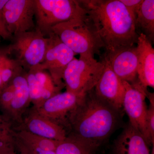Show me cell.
<instances>
[{
	"label": "cell",
	"mask_w": 154,
	"mask_h": 154,
	"mask_svg": "<svg viewBox=\"0 0 154 154\" xmlns=\"http://www.w3.org/2000/svg\"><path fill=\"white\" fill-rule=\"evenodd\" d=\"M17 128L25 129L42 137L59 141L64 140L67 135L63 127L40 115L33 107L26 111L23 116L22 125Z\"/></svg>",
	"instance_id": "9a60e30c"
},
{
	"label": "cell",
	"mask_w": 154,
	"mask_h": 154,
	"mask_svg": "<svg viewBox=\"0 0 154 154\" xmlns=\"http://www.w3.org/2000/svg\"><path fill=\"white\" fill-rule=\"evenodd\" d=\"M94 25L105 53L136 46L135 17L120 0L79 1Z\"/></svg>",
	"instance_id": "6da1fadb"
},
{
	"label": "cell",
	"mask_w": 154,
	"mask_h": 154,
	"mask_svg": "<svg viewBox=\"0 0 154 154\" xmlns=\"http://www.w3.org/2000/svg\"><path fill=\"white\" fill-rule=\"evenodd\" d=\"M121 114L99 99L93 89L82 97L68 116L67 135L101 146L118 126Z\"/></svg>",
	"instance_id": "7a4b0ae2"
},
{
	"label": "cell",
	"mask_w": 154,
	"mask_h": 154,
	"mask_svg": "<svg viewBox=\"0 0 154 154\" xmlns=\"http://www.w3.org/2000/svg\"><path fill=\"white\" fill-rule=\"evenodd\" d=\"M104 56L122 81L132 85L137 82L138 53L136 45L105 53Z\"/></svg>",
	"instance_id": "4fadbf2b"
},
{
	"label": "cell",
	"mask_w": 154,
	"mask_h": 154,
	"mask_svg": "<svg viewBox=\"0 0 154 154\" xmlns=\"http://www.w3.org/2000/svg\"><path fill=\"white\" fill-rule=\"evenodd\" d=\"M122 82L125 88L122 107L129 118V123L142 134L149 146H152L147 128L146 95L129 83Z\"/></svg>",
	"instance_id": "30bf717a"
},
{
	"label": "cell",
	"mask_w": 154,
	"mask_h": 154,
	"mask_svg": "<svg viewBox=\"0 0 154 154\" xmlns=\"http://www.w3.org/2000/svg\"><path fill=\"white\" fill-rule=\"evenodd\" d=\"M3 14L7 29L13 36L35 29V0H8Z\"/></svg>",
	"instance_id": "9c48e42d"
},
{
	"label": "cell",
	"mask_w": 154,
	"mask_h": 154,
	"mask_svg": "<svg viewBox=\"0 0 154 154\" xmlns=\"http://www.w3.org/2000/svg\"><path fill=\"white\" fill-rule=\"evenodd\" d=\"M146 97L149 99V105L147 111V128L152 146H154V95L148 92Z\"/></svg>",
	"instance_id": "7402d4cb"
},
{
	"label": "cell",
	"mask_w": 154,
	"mask_h": 154,
	"mask_svg": "<svg viewBox=\"0 0 154 154\" xmlns=\"http://www.w3.org/2000/svg\"><path fill=\"white\" fill-rule=\"evenodd\" d=\"M137 30L139 28L150 41L154 37V1L143 0L135 18Z\"/></svg>",
	"instance_id": "d6986e66"
},
{
	"label": "cell",
	"mask_w": 154,
	"mask_h": 154,
	"mask_svg": "<svg viewBox=\"0 0 154 154\" xmlns=\"http://www.w3.org/2000/svg\"><path fill=\"white\" fill-rule=\"evenodd\" d=\"M48 36L43 60L35 67L48 71L55 85L63 88L65 87L62 81L64 72L75 54L64 44L55 33L51 32Z\"/></svg>",
	"instance_id": "ba28073f"
},
{
	"label": "cell",
	"mask_w": 154,
	"mask_h": 154,
	"mask_svg": "<svg viewBox=\"0 0 154 154\" xmlns=\"http://www.w3.org/2000/svg\"><path fill=\"white\" fill-rule=\"evenodd\" d=\"M10 45L11 52L17 53L22 67L30 69L41 63L44 59L48 38L39 30L34 29L13 36Z\"/></svg>",
	"instance_id": "52a82bcc"
},
{
	"label": "cell",
	"mask_w": 154,
	"mask_h": 154,
	"mask_svg": "<svg viewBox=\"0 0 154 154\" xmlns=\"http://www.w3.org/2000/svg\"><path fill=\"white\" fill-rule=\"evenodd\" d=\"M104 67L103 60L98 61L91 56L74 58L66 69L63 78L66 91L84 96L95 88Z\"/></svg>",
	"instance_id": "277c9868"
},
{
	"label": "cell",
	"mask_w": 154,
	"mask_h": 154,
	"mask_svg": "<svg viewBox=\"0 0 154 154\" xmlns=\"http://www.w3.org/2000/svg\"><path fill=\"white\" fill-rule=\"evenodd\" d=\"M138 53V83L144 89L154 88V49L145 35L140 33L136 45Z\"/></svg>",
	"instance_id": "2e32d148"
},
{
	"label": "cell",
	"mask_w": 154,
	"mask_h": 154,
	"mask_svg": "<svg viewBox=\"0 0 154 154\" xmlns=\"http://www.w3.org/2000/svg\"><path fill=\"white\" fill-rule=\"evenodd\" d=\"M101 145L83 140L71 135H67L61 141L56 150V154H97Z\"/></svg>",
	"instance_id": "ac0fdd59"
},
{
	"label": "cell",
	"mask_w": 154,
	"mask_h": 154,
	"mask_svg": "<svg viewBox=\"0 0 154 154\" xmlns=\"http://www.w3.org/2000/svg\"><path fill=\"white\" fill-rule=\"evenodd\" d=\"M83 9L77 17L54 25L51 32L57 35L75 54L94 57L100 53L103 45L92 21Z\"/></svg>",
	"instance_id": "3957f363"
},
{
	"label": "cell",
	"mask_w": 154,
	"mask_h": 154,
	"mask_svg": "<svg viewBox=\"0 0 154 154\" xmlns=\"http://www.w3.org/2000/svg\"><path fill=\"white\" fill-rule=\"evenodd\" d=\"M30 102L37 108L51 97L60 93L62 88L55 85L49 73L35 67L26 74Z\"/></svg>",
	"instance_id": "5bb4252c"
},
{
	"label": "cell",
	"mask_w": 154,
	"mask_h": 154,
	"mask_svg": "<svg viewBox=\"0 0 154 154\" xmlns=\"http://www.w3.org/2000/svg\"><path fill=\"white\" fill-rule=\"evenodd\" d=\"M83 9L79 1L35 0V29L48 36L53 26L77 17Z\"/></svg>",
	"instance_id": "5b68a950"
},
{
	"label": "cell",
	"mask_w": 154,
	"mask_h": 154,
	"mask_svg": "<svg viewBox=\"0 0 154 154\" xmlns=\"http://www.w3.org/2000/svg\"><path fill=\"white\" fill-rule=\"evenodd\" d=\"M4 39H12L13 36L7 29L5 21L0 18V38Z\"/></svg>",
	"instance_id": "d4e9b609"
},
{
	"label": "cell",
	"mask_w": 154,
	"mask_h": 154,
	"mask_svg": "<svg viewBox=\"0 0 154 154\" xmlns=\"http://www.w3.org/2000/svg\"><path fill=\"white\" fill-rule=\"evenodd\" d=\"M84 96L66 91L51 97L38 108L32 107L40 115L59 125L66 131L68 116Z\"/></svg>",
	"instance_id": "8fae6325"
},
{
	"label": "cell",
	"mask_w": 154,
	"mask_h": 154,
	"mask_svg": "<svg viewBox=\"0 0 154 154\" xmlns=\"http://www.w3.org/2000/svg\"><path fill=\"white\" fill-rule=\"evenodd\" d=\"M13 126L3 115H0V145L12 146Z\"/></svg>",
	"instance_id": "44dd1931"
},
{
	"label": "cell",
	"mask_w": 154,
	"mask_h": 154,
	"mask_svg": "<svg viewBox=\"0 0 154 154\" xmlns=\"http://www.w3.org/2000/svg\"><path fill=\"white\" fill-rule=\"evenodd\" d=\"M102 60L105 67L94 88V92L99 99L121 112L125 93L123 82L112 70L105 57Z\"/></svg>",
	"instance_id": "7c38bea8"
},
{
	"label": "cell",
	"mask_w": 154,
	"mask_h": 154,
	"mask_svg": "<svg viewBox=\"0 0 154 154\" xmlns=\"http://www.w3.org/2000/svg\"><path fill=\"white\" fill-rule=\"evenodd\" d=\"M30 102L26 74L12 80L0 94V107L13 128L21 126Z\"/></svg>",
	"instance_id": "8992f818"
},
{
	"label": "cell",
	"mask_w": 154,
	"mask_h": 154,
	"mask_svg": "<svg viewBox=\"0 0 154 154\" xmlns=\"http://www.w3.org/2000/svg\"><path fill=\"white\" fill-rule=\"evenodd\" d=\"M111 154H151L142 134L128 124L114 141Z\"/></svg>",
	"instance_id": "e0dca14e"
},
{
	"label": "cell",
	"mask_w": 154,
	"mask_h": 154,
	"mask_svg": "<svg viewBox=\"0 0 154 154\" xmlns=\"http://www.w3.org/2000/svg\"><path fill=\"white\" fill-rule=\"evenodd\" d=\"M11 53L10 45L0 48V76L1 78L2 73L3 71L17 63L16 60L12 59L9 57V55Z\"/></svg>",
	"instance_id": "603a6c76"
},
{
	"label": "cell",
	"mask_w": 154,
	"mask_h": 154,
	"mask_svg": "<svg viewBox=\"0 0 154 154\" xmlns=\"http://www.w3.org/2000/svg\"><path fill=\"white\" fill-rule=\"evenodd\" d=\"M0 154H17L11 146L0 145Z\"/></svg>",
	"instance_id": "484cf974"
},
{
	"label": "cell",
	"mask_w": 154,
	"mask_h": 154,
	"mask_svg": "<svg viewBox=\"0 0 154 154\" xmlns=\"http://www.w3.org/2000/svg\"><path fill=\"white\" fill-rule=\"evenodd\" d=\"M120 1L136 18L137 13L143 0H120Z\"/></svg>",
	"instance_id": "cb8c5ba5"
},
{
	"label": "cell",
	"mask_w": 154,
	"mask_h": 154,
	"mask_svg": "<svg viewBox=\"0 0 154 154\" xmlns=\"http://www.w3.org/2000/svg\"><path fill=\"white\" fill-rule=\"evenodd\" d=\"M12 140V146L17 154H56L50 147L21 138L13 130Z\"/></svg>",
	"instance_id": "ffe728a7"
}]
</instances>
